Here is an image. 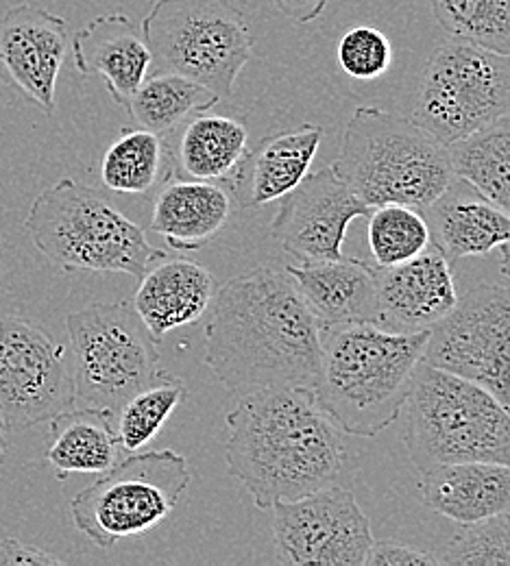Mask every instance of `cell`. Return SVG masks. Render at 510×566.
<instances>
[{
    "mask_svg": "<svg viewBox=\"0 0 510 566\" xmlns=\"http://www.w3.org/2000/svg\"><path fill=\"white\" fill-rule=\"evenodd\" d=\"M325 132L319 125H301L260 142L251 157L249 206L262 208L280 201L308 175Z\"/></svg>",
    "mask_w": 510,
    "mask_h": 566,
    "instance_id": "obj_25",
    "label": "cell"
},
{
    "mask_svg": "<svg viewBox=\"0 0 510 566\" xmlns=\"http://www.w3.org/2000/svg\"><path fill=\"white\" fill-rule=\"evenodd\" d=\"M69 44V22L38 4L22 2L0 15V71L49 116Z\"/></svg>",
    "mask_w": 510,
    "mask_h": 566,
    "instance_id": "obj_15",
    "label": "cell"
},
{
    "mask_svg": "<svg viewBox=\"0 0 510 566\" xmlns=\"http://www.w3.org/2000/svg\"><path fill=\"white\" fill-rule=\"evenodd\" d=\"M334 172L365 201L428 210L456 181L451 153L413 118L358 107L350 118Z\"/></svg>",
    "mask_w": 510,
    "mask_h": 566,
    "instance_id": "obj_4",
    "label": "cell"
},
{
    "mask_svg": "<svg viewBox=\"0 0 510 566\" xmlns=\"http://www.w3.org/2000/svg\"><path fill=\"white\" fill-rule=\"evenodd\" d=\"M71 44L76 71L101 74L110 96L123 107H127L153 66L143 27L125 13L94 18L74 33Z\"/></svg>",
    "mask_w": 510,
    "mask_h": 566,
    "instance_id": "obj_18",
    "label": "cell"
},
{
    "mask_svg": "<svg viewBox=\"0 0 510 566\" xmlns=\"http://www.w3.org/2000/svg\"><path fill=\"white\" fill-rule=\"evenodd\" d=\"M51 433L44 460L58 480L73 473L103 475L121 458V442L112 415L96 408H71L49 421Z\"/></svg>",
    "mask_w": 510,
    "mask_h": 566,
    "instance_id": "obj_24",
    "label": "cell"
},
{
    "mask_svg": "<svg viewBox=\"0 0 510 566\" xmlns=\"http://www.w3.org/2000/svg\"><path fill=\"white\" fill-rule=\"evenodd\" d=\"M443 31L510 55V0H430Z\"/></svg>",
    "mask_w": 510,
    "mask_h": 566,
    "instance_id": "obj_30",
    "label": "cell"
},
{
    "mask_svg": "<svg viewBox=\"0 0 510 566\" xmlns=\"http://www.w3.org/2000/svg\"><path fill=\"white\" fill-rule=\"evenodd\" d=\"M76 406L69 349L22 316L0 314V419L9 433Z\"/></svg>",
    "mask_w": 510,
    "mask_h": 566,
    "instance_id": "obj_12",
    "label": "cell"
},
{
    "mask_svg": "<svg viewBox=\"0 0 510 566\" xmlns=\"http://www.w3.org/2000/svg\"><path fill=\"white\" fill-rule=\"evenodd\" d=\"M368 247L377 266H395L424 253L430 242V224L415 208L379 206L368 213Z\"/></svg>",
    "mask_w": 510,
    "mask_h": 566,
    "instance_id": "obj_31",
    "label": "cell"
},
{
    "mask_svg": "<svg viewBox=\"0 0 510 566\" xmlns=\"http://www.w3.org/2000/svg\"><path fill=\"white\" fill-rule=\"evenodd\" d=\"M138 282L132 303L157 343L173 329L197 323L217 294L212 273L186 258L164 255Z\"/></svg>",
    "mask_w": 510,
    "mask_h": 566,
    "instance_id": "obj_20",
    "label": "cell"
},
{
    "mask_svg": "<svg viewBox=\"0 0 510 566\" xmlns=\"http://www.w3.org/2000/svg\"><path fill=\"white\" fill-rule=\"evenodd\" d=\"M192 482L188 460L173 449L116 462L71 501L74 527L96 547L145 536L170 516Z\"/></svg>",
    "mask_w": 510,
    "mask_h": 566,
    "instance_id": "obj_9",
    "label": "cell"
},
{
    "mask_svg": "<svg viewBox=\"0 0 510 566\" xmlns=\"http://www.w3.org/2000/svg\"><path fill=\"white\" fill-rule=\"evenodd\" d=\"M424 361L473 381L510 410V287L478 283L430 327Z\"/></svg>",
    "mask_w": 510,
    "mask_h": 566,
    "instance_id": "obj_11",
    "label": "cell"
},
{
    "mask_svg": "<svg viewBox=\"0 0 510 566\" xmlns=\"http://www.w3.org/2000/svg\"><path fill=\"white\" fill-rule=\"evenodd\" d=\"M24 231L62 271L123 273L140 280L166 255L103 192L74 179H60L31 203Z\"/></svg>",
    "mask_w": 510,
    "mask_h": 566,
    "instance_id": "obj_6",
    "label": "cell"
},
{
    "mask_svg": "<svg viewBox=\"0 0 510 566\" xmlns=\"http://www.w3.org/2000/svg\"><path fill=\"white\" fill-rule=\"evenodd\" d=\"M273 536L284 565L365 566L371 521L345 489L280 501L271 507Z\"/></svg>",
    "mask_w": 510,
    "mask_h": 566,
    "instance_id": "obj_13",
    "label": "cell"
},
{
    "mask_svg": "<svg viewBox=\"0 0 510 566\" xmlns=\"http://www.w3.org/2000/svg\"><path fill=\"white\" fill-rule=\"evenodd\" d=\"M166 142L146 129H125L101 159V181L116 195H146L159 181Z\"/></svg>",
    "mask_w": 510,
    "mask_h": 566,
    "instance_id": "obj_28",
    "label": "cell"
},
{
    "mask_svg": "<svg viewBox=\"0 0 510 566\" xmlns=\"http://www.w3.org/2000/svg\"><path fill=\"white\" fill-rule=\"evenodd\" d=\"M373 277L384 321L406 332L435 327L458 301L449 260L433 242L408 262L395 266L373 264Z\"/></svg>",
    "mask_w": 510,
    "mask_h": 566,
    "instance_id": "obj_16",
    "label": "cell"
},
{
    "mask_svg": "<svg viewBox=\"0 0 510 566\" xmlns=\"http://www.w3.org/2000/svg\"><path fill=\"white\" fill-rule=\"evenodd\" d=\"M426 507L465 525L510 512V467L496 462H449L419 473Z\"/></svg>",
    "mask_w": 510,
    "mask_h": 566,
    "instance_id": "obj_21",
    "label": "cell"
},
{
    "mask_svg": "<svg viewBox=\"0 0 510 566\" xmlns=\"http://www.w3.org/2000/svg\"><path fill=\"white\" fill-rule=\"evenodd\" d=\"M273 2L282 13H287L291 20L301 24L316 20L330 4V0H273Z\"/></svg>",
    "mask_w": 510,
    "mask_h": 566,
    "instance_id": "obj_36",
    "label": "cell"
},
{
    "mask_svg": "<svg viewBox=\"0 0 510 566\" xmlns=\"http://www.w3.org/2000/svg\"><path fill=\"white\" fill-rule=\"evenodd\" d=\"M456 179L510 216V114L449 146Z\"/></svg>",
    "mask_w": 510,
    "mask_h": 566,
    "instance_id": "obj_26",
    "label": "cell"
},
{
    "mask_svg": "<svg viewBox=\"0 0 510 566\" xmlns=\"http://www.w3.org/2000/svg\"><path fill=\"white\" fill-rule=\"evenodd\" d=\"M321 334L347 325H384L373 264L363 260H325L289 266Z\"/></svg>",
    "mask_w": 510,
    "mask_h": 566,
    "instance_id": "obj_17",
    "label": "cell"
},
{
    "mask_svg": "<svg viewBox=\"0 0 510 566\" xmlns=\"http://www.w3.org/2000/svg\"><path fill=\"white\" fill-rule=\"evenodd\" d=\"M236 190L219 181L170 179L157 192L150 231L162 235L170 249L192 253L208 247L229 222Z\"/></svg>",
    "mask_w": 510,
    "mask_h": 566,
    "instance_id": "obj_19",
    "label": "cell"
},
{
    "mask_svg": "<svg viewBox=\"0 0 510 566\" xmlns=\"http://www.w3.org/2000/svg\"><path fill=\"white\" fill-rule=\"evenodd\" d=\"M219 101L212 90L184 74L150 72L125 109L140 129L166 136L190 114L208 112Z\"/></svg>",
    "mask_w": 510,
    "mask_h": 566,
    "instance_id": "obj_27",
    "label": "cell"
},
{
    "mask_svg": "<svg viewBox=\"0 0 510 566\" xmlns=\"http://www.w3.org/2000/svg\"><path fill=\"white\" fill-rule=\"evenodd\" d=\"M225 462L260 510L334 486L345 467L343 431L305 388L238 397L227 415Z\"/></svg>",
    "mask_w": 510,
    "mask_h": 566,
    "instance_id": "obj_2",
    "label": "cell"
},
{
    "mask_svg": "<svg viewBox=\"0 0 510 566\" xmlns=\"http://www.w3.org/2000/svg\"><path fill=\"white\" fill-rule=\"evenodd\" d=\"M249 155V127L244 120L201 114L186 125L177 144V177L219 181L236 190Z\"/></svg>",
    "mask_w": 510,
    "mask_h": 566,
    "instance_id": "obj_23",
    "label": "cell"
},
{
    "mask_svg": "<svg viewBox=\"0 0 510 566\" xmlns=\"http://www.w3.org/2000/svg\"><path fill=\"white\" fill-rule=\"evenodd\" d=\"M510 114V55L456 40L426 64L413 120L447 148Z\"/></svg>",
    "mask_w": 510,
    "mask_h": 566,
    "instance_id": "obj_10",
    "label": "cell"
},
{
    "mask_svg": "<svg viewBox=\"0 0 510 566\" xmlns=\"http://www.w3.org/2000/svg\"><path fill=\"white\" fill-rule=\"evenodd\" d=\"M186 397L184 381L170 373L129 397L114 417L123 451L136 453L145 449Z\"/></svg>",
    "mask_w": 510,
    "mask_h": 566,
    "instance_id": "obj_29",
    "label": "cell"
},
{
    "mask_svg": "<svg viewBox=\"0 0 510 566\" xmlns=\"http://www.w3.org/2000/svg\"><path fill=\"white\" fill-rule=\"evenodd\" d=\"M339 64L352 78H379L393 64L391 40L375 27H354L339 42Z\"/></svg>",
    "mask_w": 510,
    "mask_h": 566,
    "instance_id": "obj_33",
    "label": "cell"
},
{
    "mask_svg": "<svg viewBox=\"0 0 510 566\" xmlns=\"http://www.w3.org/2000/svg\"><path fill=\"white\" fill-rule=\"evenodd\" d=\"M153 72L184 74L229 98L253 57V35L229 0H155L143 20Z\"/></svg>",
    "mask_w": 510,
    "mask_h": 566,
    "instance_id": "obj_8",
    "label": "cell"
},
{
    "mask_svg": "<svg viewBox=\"0 0 510 566\" xmlns=\"http://www.w3.org/2000/svg\"><path fill=\"white\" fill-rule=\"evenodd\" d=\"M76 403L112 417L138 390L168 375L157 340L132 301L92 303L66 318Z\"/></svg>",
    "mask_w": 510,
    "mask_h": 566,
    "instance_id": "obj_7",
    "label": "cell"
},
{
    "mask_svg": "<svg viewBox=\"0 0 510 566\" xmlns=\"http://www.w3.org/2000/svg\"><path fill=\"white\" fill-rule=\"evenodd\" d=\"M433 244L447 260L485 258L510 240V216L485 197L454 186L428 208Z\"/></svg>",
    "mask_w": 510,
    "mask_h": 566,
    "instance_id": "obj_22",
    "label": "cell"
},
{
    "mask_svg": "<svg viewBox=\"0 0 510 566\" xmlns=\"http://www.w3.org/2000/svg\"><path fill=\"white\" fill-rule=\"evenodd\" d=\"M371 208L332 166L308 172L280 199L271 235L299 262L341 260L347 227Z\"/></svg>",
    "mask_w": 510,
    "mask_h": 566,
    "instance_id": "obj_14",
    "label": "cell"
},
{
    "mask_svg": "<svg viewBox=\"0 0 510 566\" xmlns=\"http://www.w3.org/2000/svg\"><path fill=\"white\" fill-rule=\"evenodd\" d=\"M321 352V329L287 269L256 266L217 290L206 364L229 392L312 390Z\"/></svg>",
    "mask_w": 510,
    "mask_h": 566,
    "instance_id": "obj_1",
    "label": "cell"
},
{
    "mask_svg": "<svg viewBox=\"0 0 510 566\" xmlns=\"http://www.w3.org/2000/svg\"><path fill=\"white\" fill-rule=\"evenodd\" d=\"M51 566L62 565V560L40 547L24 545L15 538L0 541V566Z\"/></svg>",
    "mask_w": 510,
    "mask_h": 566,
    "instance_id": "obj_35",
    "label": "cell"
},
{
    "mask_svg": "<svg viewBox=\"0 0 510 566\" xmlns=\"http://www.w3.org/2000/svg\"><path fill=\"white\" fill-rule=\"evenodd\" d=\"M502 251V275L510 280V240L500 247Z\"/></svg>",
    "mask_w": 510,
    "mask_h": 566,
    "instance_id": "obj_37",
    "label": "cell"
},
{
    "mask_svg": "<svg viewBox=\"0 0 510 566\" xmlns=\"http://www.w3.org/2000/svg\"><path fill=\"white\" fill-rule=\"evenodd\" d=\"M7 449H9V431L4 429V423H2V419H0V464L4 462Z\"/></svg>",
    "mask_w": 510,
    "mask_h": 566,
    "instance_id": "obj_38",
    "label": "cell"
},
{
    "mask_svg": "<svg viewBox=\"0 0 510 566\" xmlns=\"http://www.w3.org/2000/svg\"><path fill=\"white\" fill-rule=\"evenodd\" d=\"M430 329L386 332L382 325H347L323 338L316 406L341 431L373 438L399 421Z\"/></svg>",
    "mask_w": 510,
    "mask_h": 566,
    "instance_id": "obj_3",
    "label": "cell"
},
{
    "mask_svg": "<svg viewBox=\"0 0 510 566\" xmlns=\"http://www.w3.org/2000/svg\"><path fill=\"white\" fill-rule=\"evenodd\" d=\"M443 565L510 566V512L465 523L451 538Z\"/></svg>",
    "mask_w": 510,
    "mask_h": 566,
    "instance_id": "obj_32",
    "label": "cell"
},
{
    "mask_svg": "<svg viewBox=\"0 0 510 566\" xmlns=\"http://www.w3.org/2000/svg\"><path fill=\"white\" fill-rule=\"evenodd\" d=\"M437 556H433L426 549L408 547V545H397V543H386V541H373L368 556H366V566H428L437 565Z\"/></svg>",
    "mask_w": 510,
    "mask_h": 566,
    "instance_id": "obj_34",
    "label": "cell"
},
{
    "mask_svg": "<svg viewBox=\"0 0 510 566\" xmlns=\"http://www.w3.org/2000/svg\"><path fill=\"white\" fill-rule=\"evenodd\" d=\"M402 417L406 453L417 473L449 462L510 467V410L473 381L421 359Z\"/></svg>",
    "mask_w": 510,
    "mask_h": 566,
    "instance_id": "obj_5",
    "label": "cell"
}]
</instances>
